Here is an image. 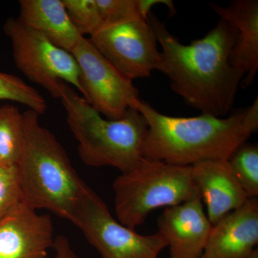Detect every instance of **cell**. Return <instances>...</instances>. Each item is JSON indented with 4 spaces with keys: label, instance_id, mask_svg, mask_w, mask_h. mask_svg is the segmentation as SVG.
<instances>
[{
    "label": "cell",
    "instance_id": "9a60e30c",
    "mask_svg": "<svg viewBox=\"0 0 258 258\" xmlns=\"http://www.w3.org/2000/svg\"><path fill=\"white\" fill-rule=\"evenodd\" d=\"M19 5V20L57 47L71 52L83 38L62 0H20Z\"/></svg>",
    "mask_w": 258,
    "mask_h": 258
},
{
    "label": "cell",
    "instance_id": "7a4b0ae2",
    "mask_svg": "<svg viewBox=\"0 0 258 258\" xmlns=\"http://www.w3.org/2000/svg\"><path fill=\"white\" fill-rule=\"evenodd\" d=\"M137 108L148 123L144 158L178 166L228 161L258 129V98L227 117L162 114L140 99Z\"/></svg>",
    "mask_w": 258,
    "mask_h": 258
},
{
    "label": "cell",
    "instance_id": "44dd1931",
    "mask_svg": "<svg viewBox=\"0 0 258 258\" xmlns=\"http://www.w3.org/2000/svg\"><path fill=\"white\" fill-rule=\"evenodd\" d=\"M103 24H113L142 18L138 0H95ZM145 20V19H144Z\"/></svg>",
    "mask_w": 258,
    "mask_h": 258
},
{
    "label": "cell",
    "instance_id": "52a82bcc",
    "mask_svg": "<svg viewBox=\"0 0 258 258\" xmlns=\"http://www.w3.org/2000/svg\"><path fill=\"white\" fill-rule=\"evenodd\" d=\"M71 222L102 258H158L167 247L159 232L140 235L115 220L106 204L90 187L78 203Z\"/></svg>",
    "mask_w": 258,
    "mask_h": 258
},
{
    "label": "cell",
    "instance_id": "3957f363",
    "mask_svg": "<svg viewBox=\"0 0 258 258\" xmlns=\"http://www.w3.org/2000/svg\"><path fill=\"white\" fill-rule=\"evenodd\" d=\"M25 143L17 166L23 202L72 221L78 203L88 189L67 153L36 112H23Z\"/></svg>",
    "mask_w": 258,
    "mask_h": 258
},
{
    "label": "cell",
    "instance_id": "cb8c5ba5",
    "mask_svg": "<svg viewBox=\"0 0 258 258\" xmlns=\"http://www.w3.org/2000/svg\"><path fill=\"white\" fill-rule=\"evenodd\" d=\"M246 258H258V250L257 249H254L251 252V253L249 254Z\"/></svg>",
    "mask_w": 258,
    "mask_h": 258
},
{
    "label": "cell",
    "instance_id": "9c48e42d",
    "mask_svg": "<svg viewBox=\"0 0 258 258\" xmlns=\"http://www.w3.org/2000/svg\"><path fill=\"white\" fill-rule=\"evenodd\" d=\"M83 98L107 119H120L140 101L133 81L123 76L84 37L73 49Z\"/></svg>",
    "mask_w": 258,
    "mask_h": 258
},
{
    "label": "cell",
    "instance_id": "ffe728a7",
    "mask_svg": "<svg viewBox=\"0 0 258 258\" xmlns=\"http://www.w3.org/2000/svg\"><path fill=\"white\" fill-rule=\"evenodd\" d=\"M23 203L17 165H0V220Z\"/></svg>",
    "mask_w": 258,
    "mask_h": 258
},
{
    "label": "cell",
    "instance_id": "ac0fdd59",
    "mask_svg": "<svg viewBox=\"0 0 258 258\" xmlns=\"http://www.w3.org/2000/svg\"><path fill=\"white\" fill-rule=\"evenodd\" d=\"M0 100L21 103L39 115L47 111L45 98L35 88L14 75L0 72Z\"/></svg>",
    "mask_w": 258,
    "mask_h": 258
},
{
    "label": "cell",
    "instance_id": "e0dca14e",
    "mask_svg": "<svg viewBox=\"0 0 258 258\" xmlns=\"http://www.w3.org/2000/svg\"><path fill=\"white\" fill-rule=\"evenodd\" d=\"M229 165L249 198L258 195V147L244 144L231 156Z\"/></svg>",
    "mask_w": 258,
    "mask_h": 258
},
{
    "label": "cell",
    "instance_id": "7402d4cb",
    "mask_svg": "<svg viewBox=\"0 0 258 258\" xmlns=\"http://www.w3.org/2000/svg\"><path fill=\"white\" fill-rule=\"evenodd\" d=\"M52 249L55 251V258H79L66 236L56 237Z\"/></svg>",
    "mask_w": 258,
    "mask_h": 258
},
{
    "label": "cell",
    "instance_id": "277c9868",
    "mask_svg": "<svg viewBox=\"0 0 258 258\" xmlns=\"http://www.w3.org/2000/svg\"><path fill=\"white\" fill-rule=\"evenodd\" d=\"M60 99L68 125L79 142L80 159L86 166H111L125 173L144 159L148 123L137 108H129L120 119H107L62 81Z\"/></svg>",
    "mask_w": 258,
    "mask_h": 258
},
{
    "label": "cell",
    "instance_id": "30bf717a",
    "mask_svg": "<svg viewBox=\"0 0 258 258\" xmlns=\"http://www.w3.org/2000/svg\"><path fill=\"white\" fill-rule=\"evenodd\" d=\"M54 242L51 217L24 202L0 220V258H47Z\"/></svg>",
    "mask_w": 258,
    "mask_h": 258
},
{
    "label": "cell",
    "instance_id": "8fae6325",
    "mask_svg": "<svg viewBox=\"0 0 258 258\" xmlns=\"http://www.w3.org/2000/svg\"><path fill=\"white\" fill-rule=\"evenodd\" d=\"M157 225L158 232L170 249V258L202 257L212 228L202 199L166 208Z\"/></svg>",
    "mask_w": 258,
    "mask_h": 258
},
{
    "label": "cell",
    "instance_id": "6da1fadb",
    "mask_svg": "<svg viewBox=\"0 0 258 258\" xmlns=\"http://www.w3.org/2000/svg\"><path fill=\"white\" fill-rule=\"evenodd\" d=\"M148 20L161 48L159 71L167 76L171 90L202 113L225 117L243 79L230 62L237 29L220 19L205 36L184 45L154 13Z\"/></svg>",
    "mask_w": 258,
    "mask_h": 258
},
{
    "label": "cell",
    "instance_id": "5bb4252c",
    "mask_svg": "<svg viewBox=\"0 0 258 258\" xmlns=\"http://www.w3.org/2000/svg\"><path fill=\"white\" fill-rule=\"evenodd\" d=\"M191 172L212 225L249 199L231 170L228 161L198 163L191 166Z\"/></svg>",
    "mask_w": 258,
    "mask_h": 258
},
{
    "label": "cell",
    "instance_id": "7c38bea8",
    "mask_svg": "<svg viewBox=\"0 0 258 258\" xmlns=\"http://www.w3.org/2000/svg\"><path fill=\"white\" fill-rule=\"evenodd\" d=\"M258 243V200L247 203L212 225L201 258H246Z\"/></svg>",
    "mask_w": 258,
    "mask_h": 258
},
{
    "label": "cell",
    "instance_id": "8992f818",
    "mask_svg": "<svg viewBox=\"0 0 258 258\" xmlns=\"http://www.w3.org/2000/svg\"><path fill=\"white\" fill-rule=\"evenodd\" d=\"M3 29L11 42L16 67L30 81L55 98H60L61 81L81 93L79 66L71 52L54 45L18 18H8Z\"/></svg>",
    "mask_w": 258,
    "mask_h": 258
},
{
    "label": "cell",
    "instance_id": "2e32d148",
    "mask_svg": "<svg viewBox=\"0 0 258 258\" xmlns=\"http://www.w3.org/2000/svg\"><path fill=\"white\" fill-rule=\"evenodd\" d=\"M24 143L23 113L13 105L0 107V165H17Z\"/></svg>",
    "mask_w": 258,
    "mask_h": 258
},
{
    "label": "cell",
    "instance_id": "d6986e66",
    "mask_svg": "<svg viewBox=\"0 0 258 258\" xmlns=\"http://www.w3.org/2000/svg\"><path fill=\"white\" fill-rule=\"evenodd\" d=\"M70 20L81 35H93L103 24L95 0H62Z\"/></svg>",
    "mask_w": 258,
    "mask_h": 258
},
{
    "label": "cell",
    "instance_id": "5b68a950",
    "mask_svg": "<svg viewBox=\"0 0 258 258\" xmlns=\"http://www.w3.org/2000/svg\"><path fill=\"white\" fill-rule=\"evenodd\" d=\"M112 186L118 221L134 230L156 209L202 199L193 179L191 166L144 158L130 171L121 173Z\"/></svg>",
    "mask_w": 258,
    "mask_h": 258
},
{
    "label": "cell",
    "instance_id": "603a6c76",
    "mask_svg": "<svg viewBox=\"0 0 258 258\" xmlns=\"http://www.w3.org/2000/svg\"><path fill=\"white\" fill-rule=\"evenodd\" d=\"M139 11L141 16L148 20L149 15L152 13V9L154 5H164L169 10L171 15L176 14V8L174 2L171 0H138Z\"/></svg>",
    "mask_w": 258,
    "mask_h": 258
},
{
    "label": "cell",
    "instance_id": "ba28073f",
    "mask_svg": "<svg viewBox=\"0 0 258 258\" xmlns=\"http://www.w3.org/2000/svg\"><path fill=\"white\" fill-rule=\"evenodd\" d=\"M90 41L107 60L127 79L149 77L159 71L161 52L149 20L142 18L102 24Z\"/></svg>",
    "mask_w": 258,
    "mask_h": 258
},
{
    "label": "cell",
    "instance_id": "4fadbf2b",
    "mask_svg": "<svg viewBox=\"0 0 258 258\" xmlns=\"http://www.w3.org/2000/svg\"><path fill=\"white\" fill-rule=\"evenodd\" d=\"M210 7L220 19L237 29L230 62L243 76L242 87H248L258 71V1L235 0L226 7L215 3Z\"/></svg>",
    "mask_w": 258,
    "mask_h": 258
}]
</instances>
